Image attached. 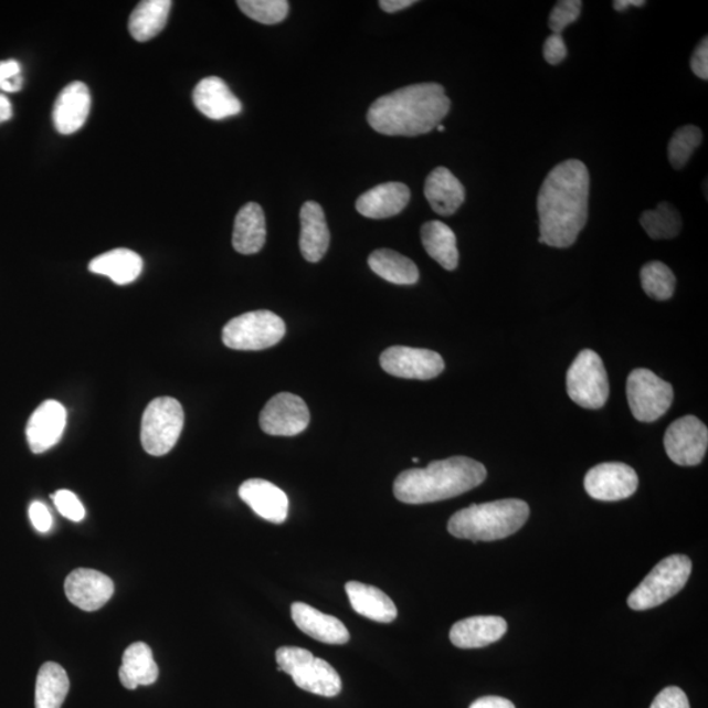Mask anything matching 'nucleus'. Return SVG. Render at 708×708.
<instances>
[{
  "label": "nucleus",
  "mask_w": 708,
  "mask_h": 708,
  "mask_svg": "<svg viewBox=\"0 0 708 708\" xmlns=\"http://www.w3.org/2000/svg\"><path fill=\"white\" fill-rule=\"evenodd\" d=\"M237 6L244 15L265 25L282 23L289 12L286 0H240Z\"/></svg>",
  "instance_id": "36"
},
{
  "label": "nucleus",
  "mask_w": 708,
  "mask_h": 708,
  "mask_svg": "<svg viewBox=\"0 0 708 708\" xmlns=\"http://www.w3.org/2000/svg\"><path fill=\"white\" fill-rule=\"evenodd\" d=\"M649 708H690V704L681 689L669 686L657 694Z\"/></svg>",
  "instance_id": "40"
},
{
  "label": "nucleus",
  "mask_w": 708,
  "mask_h": 708,
  "mask_svg": "<svg viewBox=\"0 0 708 708\" xmlns=\"http://www.w3.org/2000/svg\"><path fill=\"white\" fill-rule=\"evenodd\" d=\"M507 630V622L501 616H469L455 623L451 630V641L462 649L483 648L499 642Z\"/></svg>",
  "instance_id": "21"
},
{
  "label": "nucleus",
  "mask_w": 708,
  "mask_h": 708,
  "mask_svg": "<svg viewBox=\"0 0 708 708\" xmlns=\"http://www.w3.org/2000/svg\"><path fill=\"white\" fill-rule=\"evenodd\" d=\"M529 515L528 504L518 499L474 504L454 514L447 530L455 538L473 542L499 541L520 530Z\"/></svg>",
  "instance_id": "4"
},
{
  "label": "nucleus",
  "mask_w": 708,
  "mask_h": 708,
  "mask_svg": "<svg viewBox=\"0 0 708 708\" xmlns=\"http://www.w3.org/2000/svg\"><path fill=\"white\" fill-rule=\"evenodd\" d=\"M646 4L644 0H615L613 3L616 11L623 12L630 9V7H643Z\"/></svg>",
  "instance_id": "47"
},
{
  "label": "nucleus",
  "mask_w": 708,
  "mask_h": 708,
  "mask_svg": "<svg viewBox=\"0 0 708 708\" xmlns=\"http://www.w3.org/2000/svg\"><path fill=\"white\" fill-rule=\"evenodd\" d=\"M331 241L324 209L318 202L307 201L300 209V254L307 262L318 263L325 257Z\"/></svg>",
  "instance_id": "22"
},
{
  "label": "nucleus",
  "mask_w": 708,
  "mask_h": 708,
  "mask_svg": "<svg viewBox=\"0 0 708 708\" xmlns=\"http://www.w3.org/2000/svg\"><path fill=\"white\" fill-rule=\"evenodd\" d=\"M641 223L652 240H673L683 229V219L678 210L668 202L658 203L655 210H647L641 216Z\"/></svg>",
  "instance_id": "33"
},
{
  "label": "nucleus",
  "mask_w": 708,
  "mask_h": 708,
  "mask_svg": "<svg viewBox=\"0 0 708 708\" xmlns=\"http://www.w3.org/2000/svg\"><path fill=\"white\" fill-rule=\"evenodd\" d=\"M690 66L693 73L698 78L707 81L708 78V40L705 38L699 42L696 52L691 55Z\"/></svg>",
  "instance_id": "43"
},
{
  "label": "nucleus",
  "mask_w": 708,
  "mask_h": 708,
  "mask_svg": "<svg viewBox=\"0 0 708 708\" xmlns=\"http://www.w3.org/2000/svg\"><path fill=\"white\" fill-rule=\"evenodd\" d=\"M52 499L60 514L68 518L70 521L81 522L84 516H86V509H84L83 504L72 490H57V493L52 496Z\"/></svg>",
  "instance_id": "38"
},
{
  "label": "nucleus",
  "mask_w": 708,
  "mask_h": 708,
  "mask_svg": "<svg viewBox=\"0 0 708 708\" xmlns=\"http://www.w3.org/2000/svg\"><path fill=\"white\" fill-rule=\"evenodd\" d=\"M691 560L685 556H670L662 560L647 578L628 595L627 604L636 612L664 604L681 592L690 578Z\"/></svg>",
  "instance_id": "6"
},
{
  "label": "nucleus",
  "mask_w": 708,
  "mask_h": 708,
  "mask_svg": "<svg viewBox=\"0 0 708 708\" xmlns=\"http://www.w3.org/2000/svg\"><path fill=\"white\" fill-rule=\"evenodd\" d=\"M424 193L430 205L440 215H453L465 202L462 182L445 167H437L426 178Z\"/></svg>",
  "instance_id": "24"
},
{
  "label": "nucleus",
  "mask_w": 708,
  "mask_h": 708,
  "mask_svg": "<svg viewBox=\"0 0 708 708\" xmlns=\"http://www.w3.org/2000/svg\"><path fill=\"white\" fill-rule=\"evenodd\" d=\"M258 423L271 436H297L310 424V411L303 398L282 392L265 404Z\"/></svg>",
  "instance_id": "13"
},
{
  "label": "nucleus",
  "mask_w": 708,
  "mask_h": 708,
  "mask_svg": "<svg viewBox=\"0 0 708 708\" xmlns=\"http://www.w3.org/2000/svg\"><path fill=\"white\" fill-rule=\"evenodd\" d=\"M567 45L562 34L552 33L551 36L545 41L543 55L550 65H559V63L563 62L567 57Z\"/></svg>",
  "instance_id": "41"
},
{
  "label": "nucleus",
  "mask_w": 708,
  "mask_h": 708,
  "mask_svg": "<svg viewBox=\"0 0 708 708\" xmlns=\"http://www.w3.org/2000/svg\"><path fill=\"white\" fill-rule=\"evenodd\" d=\"M88 270L96 275L109 277L117 285H128L141 275L144 262L135 251L117 249L95 257Z\"/></svg>",
  "instance_id": "28"
},
{
  "label": "nucleus",
  "mask_w": 708,
  "mask_h": 708,
  "mask_svg": "<svg viewBox=\"0 0 708 708\" xmlns=\"http://www.w3.org/2000/svg\"><path fill=\"white\" fill-rule=\"evenodd\" d=\"M193 103L203 116L215 121L240 115L242 112L241 101L219 76H208L196 86Z\"/></svg>",
  "instance_id": "20"
},
{
  "label": "nucleus",
  "mask_w": 708,
  "mask_h": 708,
  "mask_svg": "<svg viewBox=\"0 0 708 708\" xmlns=\"http://www.w3.org/2000/svg\"><path fill=\"white\" fill-rule=\"evenodd\" d=\"M412 462H413V464H418L419 458L415 457V458L412 459Z\"/></svg>",
  "instance_id": "49"
},
{
  "label": "nucleus",
  "mask_w": 708,
  "mask_h": 708,
  "mask_svg": "<svg viewBox=\"0 0 708 708\" xmlns=\"http://www.w3.org/2000/svg\"><path fill=\"white\" fill-rule=\"evenodd\" d=\"M292 619L297 627L315 641L327 644H346L349 642V633L345 623L336 616L319 612V610L294 602L292 605Z\"/></svg>",
  "instance_id": "23"
},
{
  "label": "nucleus",
  "mask_w": 708,
  "mask_h": 708,
  "mask_svg": "<svg viewBox=\"0 0 708 708\" xmlns=\"http://www.w3.org/2000/svg\"><path fill=\"white\" fill-rule=\"evenodd\" d=\"M70 681L67 673L57 663L42 665L36 679L34 706L36 708H61L67 697Z\"/></svg>",
  "instance_id": "32"
},
{
  "label": "nucleus",
  "mask_w": 708,
  "mask_h": 708,
  "mask_svg": "<svg viewBox=\"0 0 708 708\" xmlns=\"http://www.w3.org/2000/svg\"><path fill=\"white\" fill-rule=\"evenodd\" d=\"M171 7V0H145L139 3L129 19L131 38L146 42L158 36L165 30Z\"/></svg>",
  "instance_id": "30"
},
{
  "label": "nucleus",
  "mask_w": 708,
  "mask_h": 708,
  "mask_svg": "<svg viewBox=\"0 0 708 708\" xmlns=\"http://www.w3.org/2000/svg\"><path fill=\"white\" fill-rule=\"evenodd\" d=\"M266 241V223L263 208L249 202L236 214L233 245L242 255H254L262 251Z\"/></svg>",
  "instance_id": "26"
},
{
  "label": "nucleus",
  "mask_w": 708,
  "mask_h": 708,
  "mask_svg": "<svg viewBox=\"0 0 708 708\" xmlns=\"http://www.w3.org/2000/svg\"><path fill=\"white\" fill-rule=\"evenodd\" d=\"M376 275L397 285H413L419 282V270L411 258L389 249L377 250L368 258Z\"/></svg>",
  "instance_id": "31"
},
{
  "label": "nucleus",
  "mask_w": 708,
  "mask_h": 708,
  "mask_svg": "<svg viewBox=\"0 0 708 708\" xmlns=\"http://www.w3.org/2000/svg\"><path fill=\"white\" fill-rule=\"evenodd\" d=\"M704 135L698 126L686 125L679 128L670 138L668 146L669 162L676 170H683L688 165L693 152L702 144Z\"/></svg>",
  "instance_id": "35"
},
{
  "label": "nucleus",
  "mask_w": 708,
  "mask_h": 708,
  "mask_svg": "<svg viewBox=\"0 0 708 708\" xmlns=\"http://www.w3.org/2000/svg\"><path fill=\"white\" fill-rule=\"evenodd\" d=\"M67 422L65 406L46 401L32 413L27 425V440L34 454H41L60 443Z\"/></svg>",
  "instance_id": "16"
},
{
  "label": "nucleus",
  "mask_w": 708,
  "mask_h": 708,
  "mask_svg": "<svg viewBox=\"0 0 708 708\" xmlns=\"http://www.w3.org/2000/svg\"><path fill=\"white\" fill-rule=\"evenodd\" d=\"M591 177L581 160L553 167L538 194L539 243L568 249L578 241L588 221Z\"/></svg>",
  "instance_id": "1"
},
{
  "label": "nucleus",
  "mask_w": 708,
  "mask_h": 708,
  "mask_svg": "<svg viewBox=\"0 0 708 708\" xmlns=\"http://www.w3.org/2000/svg\"><path fill=\"white\" fill-rule=\"evenodd\" d=\"M415 0H381V9L389 13H395L415 4Z\"/></svg>",
  "instance_id": "45"
},
{
  "label": "nucleus",
  "mask_w": 708,
  "mask_h": 708,
  "mask_svg": "<svg viewBox=\"0 0 708 708\" xmlns=\"http://www.w3.org/2000/svg\"><path fill=\"white\" fill-rule=\"evenodd\" d=\"M118 677L125 688L129 690H136L138 686H149L157 681L159 668L154 661L151 648L146 643L138 642L126 648Z\"/></svg>",
  "instance_id": "27"
},
{
  "label": "nucleus",
  "mask_w": 708,
  "mask_h": 708,
  "mask_svg": "<svg viewBox=\"0 0 708 708\" xmlns=\"http://www.w3.org/2000/svg\"><path fill=\"white\" fill-rule=\"evenodd\" d=\"M346 592L355 612L371 621L390 623L397 620L398 609L381 589L349 581Z\"/></svg>",
  "instance_id": "25"
},
{
  "label": "nucleus",
  "mask_w": 708,
  "mask_h": 708,
  "mask_svg": "<svg viewBox=\"0 0 708 708\" xmlns=\"http://www.w3.org/2000/svg\"><path fill=\"white\" fill-rule=\"evenodd\" d=\"M437 129H438L440 131H444V130H445V126H444V125H438V126H437Z\"/></svg>",
  "instance_id": "48"
},
{
  "label": "nucleus",
  "mask_w": 708,
  "mask_h": 708,
  "mask_svg": "<svg viewBox=\"0 0 708 708\" xmlns=\"http://www.w3.org/2000/svg\"><path fill=\"white\" fill-rule=\"evenodd\" d=\"M642 286L647 296L655 300H668L676 289V277L669 266L651 262L641 272Z\"/></svg>",
  "instance_id": "34"
},
{
  "label": "nucleus",
  "mask_w": 708,
  "mask_h": 708,
  "mask_svg": "<svg viewBox=\"0 0 708 708\" xmlns=\"http://www.w3.org/2000/svg\"><path fill=\"white\" fill-rule=\"evenodd\" d=\"M91 110V95L86 84L70 83L62 89L53 109L55 129L61 135H73L86 124Z\"/></svg>",
  "instance_id": "19"
},
{
  "label": "nucleus",
  "mask_w": 708,
  "mask_h": 708,
  "mask_svg": "<svg viewBox=\"0 0 708 708\" xmlns=\"http://www.w3.org/2000/svg\"><path fill=\"white\" fill-rule=\"evenodd\" d=\"M276 661L278 670L287 673L299 689L327 698L339 696L342 684L338 672L310 651L282 647L276 652Z\"/></svg>",
  "instance_id": "5"
},
{
  "label": "nucleus",
  "mask_w": 708,
  "mask_h": 708,
  "mask_svg": "<svg viewBox=\"0 0 708 708\" xmlns=\"http://www.w3.org/2000/svg\"><path fill=\"white\" fill-rule=\"evenodd\" d=\"M583 2L580 0H562L550 13L549 25L553 34H562L568 25L580 18Z\"/></svg>",
  "instance_id": "37"
},
{
  "label": "nucleus",
  "mask_w": 708,
  "mask_h": 708,
  "mask_svg": "<svg viewBox=\"0 0 708 708\" xmlns=\"http://www.w3.org/2000/svg\"><path fill=\"white\" fill-rule=\"evenodd\" d=\"M410 199V188L403 182H384L361 194L356 201V209L367 219H391L403 212Z\"/></svg>",
  "instance_id": "18"
},
{
  "label": "nucleus",
  "mask_w": 708,
  "mask_h": 708,
  "mask_svg": "<svg viewBox=\"0 0 708 708\" xmlns=\"http://www.w3.org/2000/svg\"><path fill=\"white\" fill-rule=\"evenodd\" d=\"M451 110V99L438 83H419L377 99L368 123L384 136L416 137L436 129Z\"/></svg>",
  "instance_id": "2"
},
{
  "label": "nucleus",
  "mask_w": 708,
  "mask_h": 708,
  "mask_svg": "<svg viewBox=\"0 0 708 708\" xmlns=\"http://www.w3.org/2000/svg\"><path fill=\"white\" fill-rule=\"evenodd\" d=\"M665 452L678 466H697L704 461L708 446V430L696 416H684L665 432Z\"/></svg>",
  "instance_id": "11"
},
{
  "label": "nucleus",
  "mask_w": 708,
  "mask_h": 708,
  "mask_svg": "<svg viewBox=\"0 0 708 708\" xmlns=\"http://www.w3.org/2000/svg\"><path fill=\"white\" fill-rule=\"evenodd\" d=\"M640 478L633 467L606 462L589 469L584 486L589 496L600 501H620L635 494Z\"/></svg>",
  "instance_id": "14"
},
{
  "label": "nucleus",
  "mask_w": 708,
  "mask_h": 708,
  "mask_svg": "<svg viewBox=\"0 0 708 708\" xmlns=\"http://www.w3.org/2000/svg\"><path fill=\"white\" fill-rule=\"evenodd\" d=\"M286 332L275 313L251 311L231 319L222 331L223 345L236 350H263L276 346Z\"/></svg>",
  "instance_id": "8"
},
{
  "label": "nucleus",
  "mask_w": 708,
  "mask_h": 708,
  "mask_svg": "<svg viewBox=\"0 0 708 708\" xmlns=\"http://www.w3.org/2000/svg\"><path fill=\"white\" fill-rule=\"evenodd\" d=\"M422 242L426 254L446 271H454L459 263L457 237L447 224L431 221L423 224Z\"/></svg>",
  "instance_id": "29"
},
{
  "label": "nucleus",
  "mask_w": 708,
  "mask_h": 708,
  "mask_svg": "<svg viewBox=\"0 0 708 708\" xmlns=\"http://www.w3.org/2000/svg\"><path fill=\"white\" fill-rule=\"evenodd\" d=\"M567 392L583 409H602L609 399V380L604 362L591 349L580 352L567 371Z\"/></svg>",
  "instance_id": "9"
},
{
  "label": "nucleus",
  "mask_w": 708,
  "mask_h": 708,
  "mask_svg": "<svg viewBox=\"0 0 708 708\" xmlns=\"http://www.w3.org/2000/svg\"><path fill=\"white\" fill-rule=\"evenodd\" d=\"M23 84L20 63L15 60L0 61V91L18 93Z\"/></svg>",
  "instance_id": "39"
},
{
  "label": "nucleus",
  "mask_w": 708,
  "mask_h": 708,
  "mask_svg": "<svg viewBox=\"0 0 708 708\" xmlns=\"http://www.w3.org/2000/svg\"><path fill=\"white\" fill-rule=\"evenodd\" d=\"M675 398L672 384L648 369H636L627 378L631 412L642 423H654L670 409Z\"/></svg>",
  "instance_id": "10"
},
{
  "label": "nucleus",
  "mask_w": 708,
  "mask_h": 708,
  "mask_svg": "<svg viewBox=\"0 0 708 708\" xmlns=\"http://www.w3.org/2000/svg\"><path fill=\"white\" fill-rule=\"evenodd\" d=\"M30 518L33 528L40 532H47L52 529L53 518L45 504L34 501L30 507Z\"/></svg>",
  "instance_id": "42"
},
{
  "label": "nucleus",
  "mask_w": 708,
  "mask_h": 708,
  "mask_svg": "<svg viewBox=\"0 0 708 708\" xmlns=\"http://www.w3.org/2000/svg\"><path fill=\"white\" fill-rule=\"evenodd\" d=\"M487 469L467 457L434 461L425 468L405 469L394 483V495L405 504H427L453 499L482 485Z\"/></svg>",
  "instance_id": "3"
},
{
  "label": "nucleus",
  "mask_w": 708,
  "mask_h": 708,
  "mask_svg": "<svg viewBox=\"0 0 708 708\" xmlns=\"http://www.w3.org/2000/svg\"><path fill=\"white\" fill-rule=\"evenodd\" d=\"M380 361L385 373L405 380H433L445 369L443 357L430 349L391 347Z\"/></svg>",
  "instance_id": "12"
},
{
  "label": "nucleus",
  "mask_w": 708,
  "mask_h": 708,
  "mask_svg": "<svg viewBox=\"0 0 708 708\" xmlns=\"http://www.w3.org/2000/svg\"><path fill=\"white\" fill-rule=\"evenodd\" d=\"M469 708H516V706L509 699L488 696L476 699Z\"/></svg>",
  "instance_id": "44"
},
{
  "label": "nucleus",
  "mask_w": 708,
  "mask_h": 708,
  "mask_svg": "<svg viewBox=\"0 0 708 708\" xmlns=\"http://www.w3.org/2000/svg\"><path fill=\"white\" fill-rule=\"evenodd\" d=\"M13 115L12 105L4 94H0V124L9 121Z\"/></svg>",
  "instance_id": "46"
},
{
  "label": "nucleus",
  "mask_w": 708,
  "mask_h": 708,
  "mask_svg": "<svg viewBox=\"0 0 708 708\" xmlns=\"http://www.w3.org/2000/svg\"><path fill=\"white\" fill-rule=\"evenodd\" d=\"M182 426L184 411L173 398H157L147 405L141 424V443L154 457H162L177 445Z\"/></svg>",
  "instance_id": "7"
},
{
  "label": "nucleus",
  "mask_w": 708,
  "mask_h": 708,
  "mask_svg": "<svg viewBox=\"0 0 708 708\" xmlns=\"http://www.w3.org/2000/svg\"><path fill=\"white\" fill-rule=\"evenodd\" d=\"M115 585L107 574L99 571L78 568L68 574L65 581L66 598L73 605L84 612H96L114 595Z\"/></svg>",
  "instance_id": "15"
},
{
  "label": "nucleus",
  "mask_w": 708,
  "mask_h": 708,
  "mask_svg": "<svg viewBox=\"0 0 708 708\" xmlns=\"http://www.w3.org/2000/svg\"><path fill=\"white\" fill-rule=\"evenodd\" d=\"M240 496L265 521L283 524L289 514V499L286 494L268 480H245L240 488Z\"/></svg>",
  "instance_id": "17"
}]
</instances>
